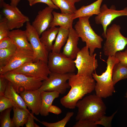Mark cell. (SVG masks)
<instances>
[{"label":"cell","instance_id":"6da1fadb","mask_svg":"<svg viewBox=\"0 0 127 127\" xmlns=\"http://www.w3.org/2000/svg\"><path fill=\"white\" fill-rule=\"evenodd\" d=\"M71 89L61 98V104L66 108L75 109L77 102L85 95L95 90L96 83L92 76L80 75L74 73L68 80Z\"/></svg>","mask_w":127,"mask_h":127},{"label":"cell","instance_id":"7a4b0ae2","mask_svg":"<svg viewBox=\"0 0 127 127\" xmlns=\"http://www.w3.org/2000/svg\"><path fill=\"white\" fill-rule=\"evenodd\" d=\"M76 107L78 108L75 118L76 121L86 119L95 122L105 115L106 109L102 98L96 94L87 96L79 100Z\"/></svg>","mask_w":127,"mask_h":127},{"label":"cell","instance_id":"3957f363","mask_svg":"<svg viewBox=\"0 0 127 127\" xmlns=\"http://www.w3.org/2000/svg\"><path fill=\"white\" fill-rule=\"evenodd\" d=\"M119 62L115 56H109L107 61L105 71L100 75L95 72L92 73V76L96 82L95 90L97 95L106 98L111 96L115 92L112 79V71L115 65Z\"/></svg>","mask_w":127,"mask_h":127},{"label":"cell","instance_id":"277c9868","mask_svg":"<svg viewBox=\"0 0 127 127\" xmlns=\"http://www.w3.org/2000/svg\"><path fill=\"white\" fill-rule=\"evenodd\" d=\"M91 16L79 18L74 25V29L82 40L85 42L88 48L90 55L94 54L96 48L102 47L103 38L96 34L90 25L89 19Z\"/></svg>","mask_w":127,"mask_h":127},{"label":"cell","instance_id":"5b68a950","mask_svg":"<svg viewBox=\"0 0 127 127\" xmlns=\"http://www.w3.org/2000/svg\"><path fill=\"white\" fill-rule=\"evenodd\" d=\"M121 28L119 25L114 24L107 29L103 49L106 56H115L117 52L123 50L127 45V37L122 34Z\"/></svg>","mask_w":127,"mask_h":127},{"label":"cell","instance_id":"8992f818","mask_svg":"<svg viewBox=\"0 0 127 127\" xmlns=\"http://www.w3.org/2000/svg\"><path fill=\"white\" fill-rule=\"evenodd\" d=\"M0 76L10 81L18 94L25 91L38 90L41 86L42 81L44 80L41 78L10 72L0 75Z\"/></svg>","mask_w":127,"mask_h":127},{"label":"cell","instance_id":"52a82bcc","mask_svg":"<svg viewBox=\"0 0 127 127\" xmlns=\"http://www.w3.org/2000/svg\"><path fill=\"white\" fill-rule=\"evenodd\" d=\"M96 55L95 53L90 55L89 48L86 46L82 48L74 60L77 70V74L92 76L98 66L97 60L95 58Z\"/></svg>","mask_w":127,"mask_h":127},{"label":"cell","instance_id":"ba28073f","mask_svg":"<svg viewBox=\"0 0 127 127\" xmlns=\"http://www.w3.org/2000/svg\"><path fill=\"white\" fill-rule=\"evenodd\" d=\"M73 73L62 74L51 72L48 79L43 81L38 90L40 92L56 91L60 94H64L67 89L71 87L67 81Z\"/></svg>","mask_w":127,"mask_h":127},{"label":"cell","instance_id":"9c48e42d","mask_svg":"<svg viewBox=\"0 0 127 127\" xmlns=\"http://www.w3.org/2000/svg\"><path fill=\"white\" fill-rule=\"evenodd\" d=\"M47 63L49 70L53 72L62 74L73 73L76 68L74 60L60 52H49Z\"/></svg>","mask_w":127,"mask_h":127},{"label":"cell","instance_id":"30bf717a","mask_svg":"<svg viewBox=\"0 0 127 127\" xmlns=\"http://www.w3.org/2000/svg\"><path fill=\"white\" fill-rule=\"evenodd\" d=\"M10 72L39 78L44 80L48 79L51 72L48 68V63L41 60L26 63L18 68Z\"/></svg>","mask_w":127,"mask_h":127},{"label":"cell","instance_id":"8fae6325","mask_svg":"<svg viewBox=\"0 0 127 127\" xmlns=\"http://www.w3.org/2000/svg\"><path fill=\"white\" fill-rule=\"evenodd\" d=\"M124 16H127V7L121 10H117L114 5L109 8L105 4L101 6L100 12L95 17V19L96 24L102 25L103 30L102 35L104 38L107 29L112 21L117 17Z\"/></svg>","mask_w":127,"mask_h":127},{"label":"cell","instance_id":"7c38bea8","mask_svg":"<svg viewBox=\"0 0 127 127\" xmlns=\"http://www.w3.org/2000/svg\"><path fill=\"white\" fill-rule=\"evenodd\" d=\"M2 8L1 13L7 20L10 31L19 29L29 21V18L23 14L17 6L4 2Z\"/></svg>","mask_w":127,"mask_h":127},{"label":"cell","instance_id":"4fadbf2b","mask_svg":"<svg viewBox=\"0 0 127 127\" xmlns=\"http://www.w3.org/2000/svg\"><path fill=\"white\" fill-rule=\"evenodd\" d=\"M26 28L28 39L34 53V62L41 60L48 63L49 52L42 44L39 36L29 22L26 23Z\"/></svg>","mask_w":127,"mask_h":127},{"label":"cell","instance_id":"5bb4252c","mask_svg":"<svg viewBox=\"0 0 127 127\" xmlns=\"http://www.w3.org/2000/svg\"><path fill=\"white\" fill-rule=\"evenodd\" d=\"M34 61L35 57L33 51L17 48L8 63L5 66L0 68V74L2 75L13 71L26 63Z\"/></svg>","mask_w":127,"mask_h":127},{"label":"cell","instance_id":"9a60e30c","mask_svg":"<svg viewBox=\"0 0 127 127\" xmlns=\"http://www.w3.org/2000/svg\"><path fill=\"white\" fill-rule=\"evenodd\" d=\"M53 9L48 6L40 11L32 22V26L40 36L43 32L50 28L53 19Z\"/></svg>","mask_w":127,"mask_h":127},{"label":"cell","instance_id":"2e32d148","mask_svg":"<svg viewBox=\"0 0 127 127\" xmlns=\"http://www.w3.org/2000/svg\"><path fill=\"white\" fill-rule=\"evenodd\" d=\"M20 94L29 109L35 115H39L42 103L41 92L37 90L25 91Z\"/></svg>","mask_w":127,"mask_h":127},{"label":"cell","instance_id":"e0dca14e","mask_svg":"<svg viewBox=\"0 0 127 127\" xmlns=\"http://www.w3.org/2000/svg\"><path fill=\"white\" fill-rule=\"evenodd\" d=\"M69 30L68 38L62 53L68 58L73 60L76 58L80 50L78 46L79 37L73 28Z\"/></svg>","mask_w":127,"mask_h":127},{"label":"cell","instance_id":"ac0fdd59","mask_svg":"<svg viewBox=\"0 0 127 127\" xmlns=\"http://www.w3.org/2000/svg\"><path fill=\"white\" fill-rule=\"evenodd\" d=\"M8 36L13 41L17 48L33 51L31 44L28 42L26 31L19 29L10 31Z\"/></svg>","mask_w":127,"mask_h":127},{"label":"cell","instance_id":"d6986e66","mask_svg":"<svg viewBox=\"0 0 127 127\" xmlns=\"http://www.w3.org/2000/svg\"><path fill=\"white\" fill-rule=\"evenodd\" d=\"M103 0H97L89 5L82 6L72 14L73 19L74 20L80 17L98 15L100 12L101 4Z\"/></svg>","mask_w":127,"mask_h":127},{"label":"cell","instance_id":"ffe728a7","mask_svg":"<svg viewBox=\"0 0 127 127\" xmlns=\"http://www.w3.org/2000/svg\"><path fill=\"white\" fill-rule=\"evenodd\" d=\"M52 14L53 19L50 28L59 26L61 28L68 30L72 28L73 14L59 13L54 11H53Z\"/></svg>","mask_w":127,"mask_h":127},{"label":"cell","instance_id":"44dd1931","mask_svg":"<svg viewBox=\"0 0 127 127\" xmlns=\"http://www.w3.org/2000/svg\"><path fill=\"white\" fill-rule=\"evenodd\" d=\"M41 92L42 103L40 114L46 116L49 114L48 109L54 99L58 98L60 93L56 91H42Z\"/></svg>","mask_w":127,"mask_h":127},{"label":"cell","instance_id":"7402d4cb","mask_svg":"<svg viewBox=\"0 0 127 127\" xmlns=\"http://www.w3.org/2000/svg\"><path fill=\"white\" fill-rule=\"evenodd\" d=\"M59 28L51 27L42 33L40 38L42 44L49 52L52 51L53 41L56 39Z\"/></svg>","mask_w":127,"mask_h":127},{"label":"cell","instance_id":"603a6c76","mask_svg":"<svg viewBox=\"0 0 127 127\" xmlns=\"http://www.w3.org/2000/svg\"><path fill=\"white\" fill-rule=\"evenodd\" d=\"M14 114L12 119L14 127H23L27 121L30 112L28 110L17 107H13Z\"/></svg>","mask_w":127,"mask_h":127},{"label":"cell","instance_id":"cb8c5ba5","mask_svg":"<svg viewBox=\"0 0 127 127\" xmlns=\"http://www.w3.org/2000/svg\"><path fill=\"white\" fill-rule=\"evenodd\" d=\"M18 94L14 88L11 83L8 81L4 95L12 100L18 107L28 110L23 99Z\"/></svg>","mask_w":127,"mask_h":127},{"label":"cell","instance_id":"d4e9b609","mask_svg":"<svg viewBox=\"0 0 127 127\" xmlns=\"http://www.w3.org/2000/svg\"><path fill=\"white\" fill-rule=\"evenodd\" d=\"M69 30L59 27L58 32L52 46V52L60 53L63 46L67 42Z\"/></svg>","mask_w":127,"mask_h":127},{"label":"cell","instance_id":"484cf974","mask_svg":"<svg viewBox=\"0 0 127 127\" xmlns=\"http://www.w3.org/2000/svg\"><path fill=\"white\" fill-rule=\"evenodd\" d=\"M112 76L114 85L119 81L127 78V66L120 62L116 63L113 67Z\"/></svg>","mask_w":127,"mask_h":127},{"label":"cell","instance_id":"4316f807","mask_svg":"<svg viewBox=\"0 0 127 127\" xmlns=\"http://www.w3.org/2000/svg\"><path fill=\"white\" fill-rule=\"evenodd\" d=\"M17 48L15 45L0 49V68L5 66L15 53Z\"/></svg>","mask_w":127,"mask_h":127},{"label":"cell","instance_id":"83f0119b","mask_svg":"<svg viewBox=\"0 0 127 127\" xmlns=\"http://www.w3.org/2000/svg\"><path fill=\"white\" fill-rule=\"evenodd\" d=\"M54 4L60 8L61 13L72 14L77 9L75 4L68 0H52Z\"/></svg>","mask_w":127,"mask_h":127},{"label":"cell","instance_id":"f1b7e54d","mask_svg":"<svg viewBox=\"0 0 127 127\" xmlns=\"http://www.w3.org/2000/svg\"><path fill=\"white\" fill-rule=\"evenodd\" d=\"M74 114V113L73 112H68L63 119L55 123H49L44 121L40 122L47 127H64L69 121Z\"/></svg>","mask_w":127,"mask_h":127},{"label":"cell","instance_id":"f546056e","mask_svg":"<svg viewBox=\"0 0 127 127\" xmlns=\"http://www.w3.org/2000/svg\"><path fill=\"white\" fill-rule=\"evenodd\" d=\"M12 108L7 109L1 112L0 115V127H14L10 114Z\"/></svg>","mask_w":127,"mask_h":127},{"label":"cell","instance_id":"4dcf8cb0","mask_svg":"<svg viewBox=\"0 0 127 127\" xmlns=\"http://www.w3.org/2000/svg\"><path fill=\"white\" fill-rule=\"evenodd\" d=\"M14 107H18L12 100L6 97L4 95L0 96V113L7 109L12 108Z\"/></svg>","mask_w":127,"mask_h":127},{"label":"cell","instance_id":"1f68e13d","mask_svg":"<svg viewBox=\"0 0 127 127\" xmlns=\"http://www.w3.org/2000/svg\"><path fill=\"white\" fill-rule=\"evenodd\" d=\"M10 31L7 20L4 17L0 21V40L8 37Z\"/></svg>","mask_w":127,"mask_h":127},{"label":"cell","instance_id":"d6a6232c","mask_svg":"<svg viewBox=\"0 0 127 127\" xmlns=\"http://www.w3.org/2000/svg\"><path fill=\"white\" fill-rule=\"evenodd\" d=\"M117 111H115L110 116L104 115L99 121L95 122L96 124L97 125H101L105 127H111L112 119Z\"/></svg>","mask_w":127,"mask_h":127},{"label":"cell","instance_id":"836d02e7","mask_svg":"<svg viewBox=\"0 0 127 127\" xmlns=\"http://www.w3.org/2000/svg\"><path fill=\"white\" fill-rule=\"evenodd\" d=\"M97 125L95 122L90 120L82 119L77 121L73 127H96Z\"/></svg>","mask_w":127,"mask_h":127},{"label":"cell","instance_id":"e575fe53","mask_svg":"<svg viewBox=\"0 0 127 127\" xmlns=\"http://www.w3.org/2000/svg\"><path fill=\"white\" fill-rule=\"evenodd\" d=\"M115 56L123 64L127 66V49L124 51H120L117 52Z\"/></svg>","mask_w":127,"mask_h":127},{"label":"cell","instance_id":"d590c367","mask_svg":"<svg viewBox=\"0 0 127 127\" xmlns=\"http://www.w3.org/2000/svg\"><path fill=\"white\" fill-rule=\"evenodd\" d=\"M34 114L32 112L30 113L29 114L27 121L25 124L26 127H40L34 121L35 119L36 121H40L35 117L33 115Z\"/></svg>","mask_w":127,"mask_h":127},{"label":"cell","instance_id":"8d00e7d4","mask_svg":"<svg viewBox=\"0 0 127 127\" xmlns=\"http://www.w3.org/2000/svg\"><path fill=\"white\" fill-rule=\"evenodd\" d=\"M15 45L9 37L0 40V49L9 48Z\"/></svg>","mask_w":127,"mask_h":127},{"label":"cell","instance_id":"74e56055","mask_svg":"<svg viewBox=\"0 0 127 127\" xmlns=\"http://www.w3.org/2000/svg\"><path fill=\"white\" fill-rule=\"evenodd\" d=\"M8 82L7 79L0 76V96H4Z\"/></svg>","mask_w":127,"mask_h":127},{"label":"cell","instance_id":"f35d334b","mask_svg":"<svg viewBox=\"0 0 127 127\" xmlns=\"http://www.w3.org/2000/svg\"><path fill=\"white\" fill-rule=\"evenodd\" d=\"M39 3H42L47 4L48 6L53 9H58L59 8L56 5L52 0H35L33 3V5Z\"/></svg>","mask_w":127,"mask_h":127},{"label":"cell","instance_id":"ab89813d","mask_svg":"<svg viewBox=\"0 0 127 127\" xmlns=\"http://www.w3.org/2000/svg\"><path fill=\"white\" fill-rule=\"evenodd\" d=\"M49 112L53 113L56 115H59L61 113L62 111L58 107L54 105H51L48 109Z\"/></svg>","mask_w":127,"mask_h":127},{"label":"cell","instance_id":"60d3db41","mask_svg":"<svg viewBox=\"0 0 127 127\" xmlns=\"http://www.w3.org/2000/svg\"><path fill=\"white\" fill-rule=\"evenodd\" d=\"M21 0H10V4L15 6H17Z\"/></svg>","mask_w":127,"mask_h":127},{"label":"cell","instance_id":"b9f144b4","mask_svg":"<svg viewBox=\"0 0 127 127\" xmlns=\"http://www.w3.org/2000/svg\"><path fill=\"white\" fill-rule=\"evenodd\" d=\"M28 2L29 5L31 6L33 5V3L35 0H27Z\"/></svg>","mask_w":127,"mask_h":127},{"label":"cell","instance_id":"7bdbcfd3","mask_svg":"<svg viewBox=\"0 0 127 127\" xmlns=\"http://www.w3.org/2000/svg\"><path fill=\"white\" fill-rule=\"evenodd\" d=\"M71 2L75 4V3L78 2L82 0H68Z\"/></svg>","mask_w":127,"mask_h":127},{"label":"cell","instance_id":"ee69618b","mask_svg":"<svg viewBox=\"0 0 127 127\" xmlns=\"http://www.w3.org/2000/svg\"><path fill=\"white\" fill-rule=\"evenodd\" d=\"M4 0H0V7L1 8L2 7L4 3Z\"/></svg>","mask_w":127,"mask_h":127},{"label":"cell","instance_id":"f6af8a7d","mask_svg":"<svg viewBox=\"0 0 127 127\" xmlns=\"http://www.w3.org/2000/svg\"><path fill=\"white\" fill-rule=\"evenodd\" d=\"M125 97L127 98V91L126 92V94H125Z\"/></svg>","mask_w":127,"mask_h":127}]
</instances>
